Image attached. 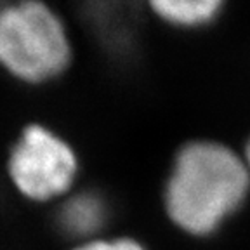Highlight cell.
<instances>
[{
	"instance_id": "cell-1",
	"label": "cell",
	"mask_w": 250,
	"mask_h": 250,
	"mask_svg": "<svg viewBox=\"0 0 250 250\" xmlns=\"http://www.w3.org/2000/svg\"><path fill=\"white\" fill-rule=\"evenodd\" d=\"M250 188L243 156L217 141H189L176 151L164 184V208L177 229L208 236L238 210Z\"/></svg>"
},
{
	"instance_id": "cell-2",
	"label": "cell",
	"mask_w": 250,
	"mask_h": 250,
	"mask_svg": "<svg viewBox=\"0 0 250 250\" xmlns=\"http://www.w3.org/2000/svg\"><path fill=\"white\" fill-rule=\"evenodd\" d=\"M73 56L66 23L49 4L21 0L0 5V68L16 82H56L70 70Z\"/></svg>"
},
{
	"instance_id": "cell-3",
	"label": "cell",
	"mask_w": 250,
	"mask_h": 250,
	"mask_svg": "<svg viewBox=\"0 0 250 250\" xmlns=\"http://www.w3.org/2000/svg\"><path fill=\"white\" fill-rule=\"evenodd\" d=\"M5 170L12 188L28 202H61L75 191L80 158L58 130L45 124H26L9 148Z\"/></svg>"
},
{
	"instance_id": "cell-4",
	"label": "cell",
	"mask_w": 250,
	"mask_h": 250,
	"mask_svg": "<svg viewBox=\"0 0 250 250\" xmlns=\"http://www.w3.org/2000/svg\"><path fill=\"white\" fill-rule=\"evenodd\" d=\"M111 221V202L99 189H75L59 202L56 226L59 233L75 243L101 238Z\"/></svg>"
},
{
	"instance_id": "cell-5",
	"label": "cell",
	"mask_w": 250,
	"mask_h": 250,
	"mask_svg": "<svg viewBox=\"0 0 250 250\" xmlns=\"http://www.w3.org/2000/svg\"><path fill=\"white\" fill-rule=\"evenodd\" d=\"M223 9L221 0H155L149 11L168 26L198 28L214 21Z\"/></svg>"
},
{
	"instance_id": "cell-6",
	"label": "cell",
	"mask_w": 250,
	"mask_h": 250,
	"mask_svg": "<svg viewBox=\"0 0 250 250\" xmlns=\"http://www.w3.org/2000/svg\"><path fill=\"white\" fill-rule=\"evenodd\" d=\"M70 250H148V247L134 236H117V238H94L89 242L75 243Z\"/></svg>"
},
{
	"instance_id": "cell-7",
	"label": "cell",
	"mask_w": 250,
	"mask_h": 250,
	"mask_svg": "<svg viewBox=\"0 0 250 250\" xmlns=\"http://www.w3.org/2000/svg\"><path fill=\"white\" fill-rule=\"evenodd\" d=\"M243 158H245L247 167H249V172H250V141H249V145H247V148H245V155H243Z\"/></svg>"
}]
</instances>
